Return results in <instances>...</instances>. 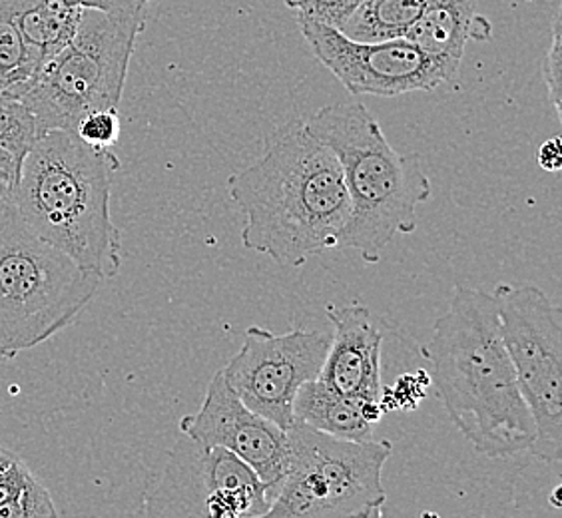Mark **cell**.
I'll return each instance as SVG.
<instances>
[{
    "mask_svg": "<svg viewBox=\"0 0 562 518\" xmlns=\"http://www.w3.org/2000/svg\"><path fill=\"white\" fill-rule=\"evenodd\" d=\"M227 192L246 216L244 248L288 268L337 249L351 214L336 154L303 120L273 132L260 160L227 178Z\"/></svg>",
    "mask_w": 562,
    "mask_h": 518,
    "instance_id": "obj_1",
    "label": "cell"
},
{
    "mask_svg": "<svg viewBox=\"0 0 562 518\" xmlns=\"http://www.w3.org/2000/svg\"><path fill=\"white\" fill-rule=\"evenodd\" d=\"M423 357L431 365L437 399L476 453L503 459L530 451L535 419L505 347L493 293L454 285Z\"/></svg>",
    "mask_w": 562,
    "mask_h": 518,
    "instance_id": "obj_2",
    "label": "cell"
},
{
    "mask_svg": "<svg viewBox=\"0 0 562 518\" xmlns=\"http://www.w3.org/2000/svg\"><path fill=\"white\" fill-rule=\"evenodd\" d=\"M119 170L114 151L90 148L70 130H48L24 156L12 198L38 238L102 281L122 268V234L110 214Z\"/></svg>",
    "mask_w": 562,
    "mask_h": 518,
    "instance_id": "obj_3",
    "label": "cell"
},
{
    "mask_svg": "<svg viewBox=\"0 0 562 518\" xmlns=\"http://www.w3.org/2000/svg\"><path fill=\"white\" fill-rule=\"evenodd\" d=\"M303 124L336 154L344 172L351 214L337 249H351L366 263H378L393 239L417 229V207L431 200L422 156L395 150L359 102L329 104Z\"/></svg>",
    "mask_w": 562,
    "mask_h": 518,
    "instance_id": "obj_4",
    "label": "cell"
},
{
    "mask_svg": "<svg viewBox=\"0 0 562 518\" xmlns=\"http://www.w3.org/2000/svg\"><path fill=\"white\" fill-rule=\"evenodd\" d=\"M102 280L38 238L0 204V347L9 359L43 346L85 314Z\"/></svg>",
    "mask_w": 562,
    "mask_h": 518,
    "instance_id": "obj_5",
    "label": "cell"
},
{
    "mask_svg": "<svg viewBox=\"0 0 562 518\" xmlns=\"http://www.w3.org/2000/svg\"><path fill=\"white\" fill-rule=\"evenodd\" d=\"M144 16L82 9L75 36L22 90L41 134L70 130L94 110H119Z\"/></svg>",
    "mask_w": 562,
    "mask_h": 518,
    "instance_id": "obj_6",
    "label": "cell"
},
{
    "mask_svg": "<svg viewBox=\"0 0 562 518\" xmlns=\"http://www.w3.org/2000/svg\"><path fill=\"white\" fill-rule=\"evenodd\" d=\"M288 466L273 488L266 517L373 518L383 515L387 493L383 469L390 441H347L300 421L288 429Z\"/></svg>",
    "mask_w": 562,
    "mask_h": 518,
    "instance_id": "obj_7",
    "label": "cell"
},
{
    "mask_svg": "<svg viewBox=\"0 0 562 518\" xmlns=\"http://www.w3.org/2000/svg\"><path fill=\"white\" fill-rule=\"evenodd\" d=\"M493 300L520 393L535 419L530 451L547 463H561L562 309L529 283H501Z\"/></svg>",
    "mask_w": 562,
    "mask_h": 518,
    "instance_id": "obj_8",
    "label": "cell"
},
{
    "mask_svg": "<svg viewBox=\"0 0 562 518\" xmlns=\"http://www.w3.org/2000/svg\"><path fill=\"white\" fill-rule=\"evenodd\" d=\"M273 488L249 464L222 447H206L182 432L148 486L142 513L148 517H266Z\"/></svg>",
    "mask_w": 562,
    "mask_h": 518,
    "instance_id": "obj_9",
    "label": "cell"
},
{
    "mask_svg": "<svg viewBox=\"0 0 562 518\" xmlns=\"http://www.w3.org/2000/svg\"><path fill=\"white\" fill-rule=\"evenodd\" d=\"M329 344L331 327H293L288 334H273L251 325L222 373L249 409L288 431L295 395L303 383L319 378Z\"/></svg>",
    "mask_w": 562,
    "mask_h": 518,
    "instance_id": "obj_10",
    "label": "cell"
},
{
    "mask_svg": "<svg viewBox=\"0 0 562 518\" xmlns=\"http://www.w3.org/2000/svg\"><path fill=\"white\" fill-rule=\"evenodd\" d=\"M297 24L315 58L356 97L431 92L447 82L439 65L407 38L361 43L324 22L297 16Z\"/></svg>",
    "mask_w": 562,
    "mask_h": 518,
    "instance_id": "obj_11",
    "label": "cell"
},
{
    "mask_svg": "<svg viewBox=\"0 0 562 518\" xmlns=\"http://www.w3.org/2000/svg\"><path fill=\"white\" fill-rule=\"evenodd\" d=\"M180 432L206 447H222L254 469L271 488L288 466V431L249 409L222 371L207 383L200 409L180 419Z\"/></svg>",
    "mask_w": 562,
    "mask_h": 518,
    "instance_id": "obj_12",
    "label": "cell"
},
{
    "mask_svg": "<svg viewBox=\"0 0 562 518\" xmlns=\"http://www.w3.org/2000/svg\"><path fill=\"white\" fill-rule=\"evenodd\" d=\"M331 344L319 381L347 397L381 399V346L383 334L373 324L371 309L361 303L329 305Z\"/></svg>",
    "mask_w": 562,
    "mask_h": 518,
    "instance_id": "obj_13",
    "label": "cell"
},
{
    "mask_svg": "<svg viewBox=\"0 0 562 518\" xmlns=\"http://www.w3.org/2000/svg\"><path fill=\"white\" fill-rule=\"evenodd\" d=\"M385 409L379 401L356 399L327 387L319 379L303 383L293 401V421L347 441H368Z\"/></svg>",
    "mask_w": 562,
    "mask_h": 518,
    "instance_id": "obj_14",
    "label": "cell"
},
{
    "mask_svg": "<svg viewBox=\"0 0 562 518\" xmlns=\"http://www.w3.org/2000/svg\"><path fill=\"white\" fill-rule=\"evenodd\" d=\"M475 0H432L405 38L419 46L447 76L457 78L475 21Z\"/></svg>",
    "mask_w": 562,
    "mask_h": 518,
    "instance_id": "obj_15",
    "label": "cell"
},
{
    "mask_svg": "<svg viewBox=\"0 0 562 518\" xmlns=\"http://www.w3.org/2000/svg\"><path fill=\"white\" fill-rule=\"evenodd\" d=\"M24 41L43 55L44 63L72 36L82 16L80 4L70 0H4Z\"/></svg>",
    "mask_w": 562,
    "mask_h": 518,
    "instance_id": "obj_16",
    "label": "cell"
},
{
    "mask_svg": "<svg viewBox=\"0 0 562 518\" xmlns=\"http://www.w3.org/2000/svg\"><path fill=\"white\" fill-rule=\"evenodd\" d=\"M58 510L43 481L21 457L0 447V518H55Z\"/></svg>",
    "mask_w": 562,
    "mask_h": 518,
    "instance_id": "obj_17",
    "label": "cell"
},
{
    "mask_svg": "<svg viewBox=\"0 0 562 518\" xmlns=\"http://www.w3.org/2000/svg\"><path fill=\"white\" fill-rule=\"evenodd\" d=\"M432 0H363L339 29L361 43L405 38Z\"/></svg>",
    "mask_w": 562,
    "mask_h": 518,
    "instance_id": "obj_18",
    "label": "cell"
},
{
    "mask_svg": "<svg viewBox=\"0 0 562 518\" xmlns=\"http://www.w3.org/2000/svg\"><path fill=\"white\" fill-rule=\"evenodd\" d=\"M43 65V55L24 41L9 4L0 0V92L19 98Z\"/></svg>",
    "mask_w": 562,
    "mask_h": 518,
    "instance_id": "obj_19",
    "label": "cell"
},
{
    "mask_svg": "<svg viewBox=\"0 0 562 518\" xmlns=\"http://www.w3.org/2000/svg\"><path fill=\"white\" fill-rule=\"evenodd\" d=\"M38 136L43 134L33 112L21 100L0 92V148L24 158Z\"/></svg>",
    "mask_w": 562,
    "mask_h": 518,
    "instance_id": "obj_20",
    "label": "cell"
},
{
    "mask_svg": "<svg viewBox=\"0 0 562 518\" xmlns=\"http://www.w3.org/2000/svg\"><path fill=\"white\" fill-rule=\"evenodd\" d=\"M119 110H94L76 124L75 134L78 140L85 142L90 148L97 150H112L120 140Z\"/></svg>",
    "mask_w": 562,
    "mask_h": 518,
    "instance_id": "obj_21",
    "label": "cell"
},
{
    "mask_svg": "<svg viewBox=\"0 0 562 518\" xmlns=\"http://www.w3.org/2000/svg\"><path fill=\"white\" fill-rule=\"evenodd\" d=\"M361 2L363 0H292L288 7L295 11L297 16L324 22L339 31Z\"/></svg>",
    "mask_w": 562,
    "mask_h": 518,
    "instance_id": "obj_22",
    "label": "cell"
},
{
    "mask_svg": "<svg viewBox=\"0 0 562 518\" xmlns=\"http://www.w3.org/2000/svg\"><path fill=\"white\" fill-rule=\"evenodd\" d=\"M544 85L549 88V100L557 119L562 120V34H561V14H557L554 24H552L551 48L544 56Z\"/></svg>",
    "mask_w": 562,
    "mask_h": 518,
    "instance_id": "obj_23",
    "label": "cell"
},
{
    "mask_svg": "<svg viewBox=\"0 0 562 518\" xmlns=\"http://www.w3.org/2000/svg\"><path fill=\"white\" fill-rule=\"evenodd\" d=\"M22 156L0 148V204H9L21 180Z\"/></svg>",
    "mask_w": 562,
    "mask_h": 518,
    "instance_id": "obj_24",
    "label": "cell"
},
{
    "mask_svg": "<svg viewBox=\"0 0 562 518\" xmlns=\"http://www.w3.org/2000/svg\"><path fill=\"white\" fill-rule=\"evenodd\" d=\"M85 9L112 12V14H128V16H144L148 12L151 0H70Z\"/></svg>",
    "mask_w": 562,
    "mask_h": 518,
    "instance_id": "obj_25",
    "label": "cell"
},
{
    "mask_svg": "<svg viewBox=\"0 0 562 518\" xmlns=\"http://www.w3.org/2000/svg\"><path fill=\"white\" fill-rule=\"evenodd\" d=\"M537 160L544 172H559L562 168V142L561 136H554L551 140L542 142Z\"/></svg>",
    "mask_w": 562,
    "mask_h": 518,
    "instance_id": "obj_26",
    "label": "cell"
},
{
    "mask_svg": "<svg viewBox=\"0 0 562 518\" xmlns=\"http://www.w3.org/2000/svg\"><path fill=\"white\" fill-rule=\"evenodd\" d=\"M4 361H9V357H7V353H4L2 347H0V363H4Z\"/></svg>",
    "mask_w": 562,
    "mask_h": 518,
    "instance_id": "obj_27",
    "label": "cell"
},
{
    "mask_svg": "<svg viewBox=\"0 0 562 518\" xmlns=\"http://www.w3.org/2000/svg\"><path fill=\"white\" fill-rule=\"evenodd\" d=\"M290 2H292V0H285V4H290Z\"/></svg>",
    "mask_w": 562,
    "mask_h": 518,
    "instance_id": "obj_28",
    "label": "cell"
}]
</instances>
